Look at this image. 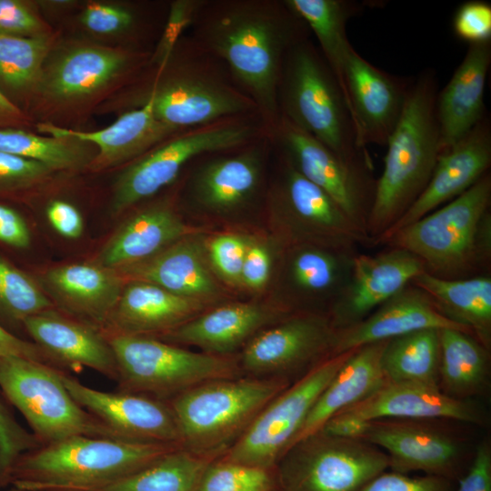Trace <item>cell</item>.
<instances>
[{"mask_svg": "<svg viewBox=\"0 0 491 491\" xmlns=\"http://www.w3.org/2000/svg\"><path fill=\"white\" fill-rule=\"evenodd\" d=\"M193 40L221 61L255 103L268 135L280 119L277 89L288 50L309 29L286 0L206 1Z\"/></svg>", "mask_w": 491, "mask_h": 491, "instance_id": "obj_1", "label": "cell"}, {"mask_svg": "<svg viewBox=\"0 0 491 491\" xmlns=\"http://www.w3.org/2000/svg\"><path fill=\"white\" fill-rule=\"evenodd\" d=\"M438 91L436 70L425 69L413 78L402 115L386 144L383 172L376 179L366 229L371 246L405 215L433 175L440 155Z\"/></svg>", "mask_w": 491, "mask_h": 491, "instance_id": "obj_2", "label": "cell"}, {"mask_svg": "<svg viewBox=\"0 0 491 491\" xmlns=\"http://www.w3.org/2000/svg\"><path fill=\"white\" fill-rule=\"evenodd\" d=\"M376 245L409 251L426 273L441 279L491 275V173Z\"/></svg>", "mask_w": 491, "mask_h": 491, "instance_id": "obj_3", "label": "cell"}, {"mask_svg": "<svg viewBox=\"0 0 491 491\" xmlns=\"http://www.w3.org/2000/svg\"><path fill=\"white\" fill-rule=\"evenodd\" d=\"M179 444L75 436L21 455L10 486L22 491H94L129 476Z\"/></svg>", "mask_w": 491, "mask_h": 491, "instance_id": "obj_4", "label": "cell"}, {"mask_svg": "<svg viewBox=\"0 0 491 491\" xmlns=\"http://www.w3.org/2000/svg\"><path fill=\"white\" fill-rule=\"evenodd\" d=\"M181 39V38H180ZM180 40L166 64L145 92L135 98L136 108L148 103L160 122L184 130L225 118L258 115L253 100L235 83L225 65L193 39Z\"/></svg>", "mask_w": 491, "mask_h": 491, "instance_id": "obj_5", "label": "cell"}, {"mask_svg": "<svg viewBox=\"0 0 491 491\" xmlns=\"http://www.w3.org/2000/svg\"><path fill=\"white\" fill-rule=\"evenodd\" d=\"M280 117L309 134L340 157L373 166L359 145L342 89L309 37L286 53L277 89Z\"/></svg>", "mask_w": 491, "mask_h": 491, "instance_id": "obj_6", "label": "cell"}, {"mask_svg": "<svg viewBox=\"0 0 491 491\" xmlns=\"http://www.w3.org/2000/svg\"><path fill=\"white\" fill-rule=\"evenodd\" d=\"M291 383L242 376L207 381L174 396L167 402L182 446L195 452L226 451Z\"/></svg>", "mask_w": 491, "mask_h": 491, "instance_id": "obj_7", "label": "cell"}, {"mask_svg": "<svg viewBox=\"0 0 491 491\" xmlns=\"http://www.w3.org/2000/svg\"><path fill=\"white\" fill-rule=\"evenodd\" d=\"M268 135L258 115L235 116L182 130L131 161L116 178L111 209L119 215L173 183L192 159Z\"/></svg>", "mask_w": 491, "mask_h": 491, "instance_id": "obj_8", "label": "cell"}, {"mask_svg": "<svg viewBox=\"0 0 491 491\" xmlns=\"http://www.w3.org/2000/svg\"><path fill=\"white\" fill-rule=\"evenodd\" d=\"M115 355L119 390L168 401L207 381L244 376L237 355L194 352L150 336H106Z\"/></svg>", "mask_w": 491, "mask_h": 491, "instance_id": "obj_9", "label": "cell"}, {"mask_svg": "<svg viewBox=\"0 0 491 491\" xmlns=\"http://www.w3.org/2000/svg\"><path fill=\"white\" fill-rule=\"evenodd\" d=\"M62 369L17 356H0V389L40 445L75 436L123 439L83 408L62 383Z\"/></svg>", "mask_w": 491, "mask_h": 491, "instance_id": "obj_10", "label": "cell"}, {"mask_svg": "<svg viewBox=\"0 0 491 491\" xmlns=\"http://www.w3.org/2000/svg\"><path fill=\"white\" fill-rule=\"evenodd\" d=\"M388 467L376 446L322 430L290 446L276 466L282 491H360Z\"/></svg>", "mask_w": 491, "mask_h": 491, "instance_id": "obj_11", "label": "cell"}, {"mask_svg": "<svg viewBox=\"0 0 491 491\" xmlns=\"http://www.w3.org/2000/svg\"><path fill=\"white\" fill-rule=\"evenodd\" d=\"M355 349L326 359L291 383L261 410L222 457L276 468L315 403Z\"/></svg>", "mask_w": 491, "mask_h": 491, "instance_id": "obj_12", "label": "cell"}, {"mask_svg": "<svg viewBox=\"0 0 491 491\" xmlns=\"http://www.w3.org/2000/svg\"><path fill=\"white\" fill-rule=\"evenodd\" d=\"M269 137L284 159L328 194L367 235L377 179L374 166L340 157L283 117Z\"/></svg>", "mask_w": 491, "mask_h": 491, "instance_id": "obj_13", "label": "cell"}, {"mask_svg": "<svg viewBox=\"0 0 491 491\" xmlns=\"http://www.w3.org/2000/svg\"><path fill=\"white\" fill-rule=\"evenodd\" d=\"M336 329L321 314L289 316L258 332L238 357L244 376L291 382L334 356Z\"/></svg>", "mask_w": 491, "mask_h": 491, "instance_id": "obj_14", "label": "cell"}, {"mask_svg": "<svg viewBox=\"0 0 491 491\" xmlns=\"http://www.w3.org/2000/svg\"><path fill=\"white\" fill-rule=\"evenodd\" d=\"M282 159L274 200L286 222L292 246L308 245L357 252L360 246H371L368 235L328 194Z\"/></svg>", "mask_w": 491, "mask_h": 491, "instance_id": "obj_15", "label": "cell"}, {"mask_svg": "<svg viewBox=\"0 0 491 491\" xmlns=\"http://www.w3.org/2000/svg\"><path fill=\"white\" fill-rule=\"evenodd\" d=\"M361 440L383 450L388 468L400 474L421 471L456 482L470 464L464 443L428 420H372Z\"/></svg>", "mask_w": 491, "mask_h": 491, "instance_id": "obj_16", "label": "cell"}, {"mask_svg": "<svg viewBox=\"0 0 491 491\" xmlns=\"http://www.w3.org/2000/svg\"><path fill=\"white\" fill-rule=\"evenodd\" d=\"M412 81L375 66L351 45L344 65V95L361 147L386 145L402 115Z\"/></svg>", "mask_w": 491, "mask_h": 491, "instance_id": "obj_17", "label": "cell"}, {"mask_svg": "<svg viewBox=\"0 0 491 491\" xmlns=\"http://www.w3.org/2000/svg\"><path fill=\"white\" fill-rule=\"evenodd\" d=\"M59 376L83 408L123 439L181 445L178 426L167 401L122 390H97L63 370Z\"/></svg>", "mask_w": 491, "mask_h": 491, "instance_id": "obj_18", "label": "cell"}, {"mask_svg": "<svg viewBox=\"0 0 491 491\" xmlns=\"http://www.w3.org/2000/svg\"><path fill=\"white\" fill-rule=\"evenodd\" d=\"M142 57L95 45L65 48L45 61L35 98L41 95L55 105L84 102L105 91Z\"/></svg>", "mask_w": 491, "mask_h": 491, "instance_id": "obj_19", "label": "cell"}, {"mask_svg": "<svg viewBox=\"0 0 491 491\" xmlns=\"http://www.w3.org/2000/svg\"><path fill=\"white\" fill-rule=\"evenodd\" d=\"M386 247L376 255L355 256L348 284L328 315L336 330L363 321L425 272L422 261L409 251Z\"/></svg>", "mask_w": 491, "mask_h": 491, "instance_id": "obj_20", "label": "cell"}, {"mask_svg": "<svg viewBox=\"0 0 491 491\" xmlns=\"http://www.w3.org/2000/svg\"><path fill=\"white\" fill-rule=\"evenodd\" d=\"M490 166L491 117L487 112L470 132L439 155L422 194L373 245L456 198L490 172Z\"/></svg>", "mask_w": 491, "mask_h": 491, "instance_id": "obj_21", "label": "cell"}, {"mask_svg": "<svg viewBox=\"0 0 491 491\" xmlns=\"http://www.w3.org/2000/svg\"><path fill=\"white\" fill-rule=\"evenodd\" d=\"M338 414L362 420H454L476 426L487 423L486 410L473 399H456L439 386L414 382L386 381L368 396Z\"/></svg>", "mask_w": 491, "mask_h": 491, "instance_id": "obj_22", "label": "cell"}, {"mask_svg": "<svg viewBox=\"0 0 491 491\" xmlns=\"http://www.w3.org/2000/svg\"><path fill=\"white\" fill-rule=\"evenodd\" d=\"M268 135L203 164L191 180L193 201L205 210L225 214L247 205L258 193Z\"/></svg>", "mask_w": 491, "mask_h": 491, "instance_id": "obj_23", "label": "cell"}, {"mask_svg": "<svg viewBox=\"0 0 491 491\" xmlns=\"http://www.w3.org/2000/svg\"><path fill=\"white\" fill-rule=\"evenodd\" d=\"M289 316L279 306L231 303L206 310L155 336L177 346H194L215 356H235L258 332Z\"/></svg>", "mask_w": 491, "mask_h": 491, "instance_id": "obj_24", "label": "cell"}, {"mask_svg": "<svg viewBox=\"0 0 491 491\" xmlns=\"http://www.w3.org/2000/svg\"><path fill=\"white\" fill-rule=\"evenodd\" d=\"M445 328L471 335L466 328L445 317L431 297L410 283L363 321L337 330L334 355L419 330Z\"/></svg>", "mask_w": 491, "mask_h": 491, "instance_id": "obj_25", "label": "cell"}, {"mask_svg": "<svg viewBox=\"0 0 491 491\" xmlns=\"http://www.w3.org/2000/svg\"><path fill=\"white\" fill-rule=\"evenodd\" d=\"M36 127L45 135L74 137L95 145L97 153L88 165L93 171L131 162L182 131L157 120L148 103L132 108L112 125L97 131L73 130L49 122L40 123Z\"/></svg>", "mask_w": 491, "mask_h": 491, "instance_id": "obj_26", "label": "cell"}, {"mask_svg": "<svg viewBox=\"0 0 491 491\" xmlns=\"http://www.w3.org/2000/svg\"><path fill=\"white\" fill-rule=\"evenodd\" d=\"M23 327L58 367L85 366L117 380L114 352L100 329L54 309L26 318Z\"/></svg>", "mask_w": 491, "mask_h": 491, "instance_id": "obj_27", "label": "cell"}, {"mask_svg": "<svg viewBox=\"0 0 491 491\" xmlns=\"http://www.w3.org/2000/svg\"><path fill=\"white\" fill-rule=\"evenodd\" d=\"M208 305L151 283L128 281L102 332L158 336L205 312Z\"/></svg>", "mask_w": 491, "mask_h": 491, "instance_id": "obj_28", "label": "cell"}, {"mask_svg": "<svg viewBox=\"0 0 491 491\" xmlns=\"http://www.w3.org/2000/svg\"><path fill=\"white\" fill-rule=\"evenodd\" d=\"M491 65V41L468 49L436 104L440 155L464 137L485 116V87Z\"/></svg>", "mask_w": 491, "mask_h": 491, "instance_id": "obj_29", "label": "cell"}, {"mask_svg": "<svg viewBox=\"0 0 491 491\" xmlns=\"http://www.w3.org/2000/svg\"><path fill=\"white\" fill-rule=\"evenodd\" d=\"M195 233L168 202L155 203L128 217L102 247L95 263L118 271Z\"/></svg>", "mask_w": 491, "mask_h": 491, "instance_id": "obj_30", "label": "cell"}, {"mask_svg": "<svg viewBox=\"0 0 491 491\" xmlns=\"http://www.w3.org/2000/svg\"><path fill=\"white\" fill-rule=\"evenodd\" d=\"M358 252L300 245L291 246L286 257V279L299 302V314H316L314 306L328 316L351 276Z\"/></svg>", "mask_w": 491, "mask_h": 491, "instance_id": "obj_31", "label": "cell"}, {"mask_svg": "<svg viewBox=\"0 0 491 491\" xmlns=\"http://www.w3.org/2000/svg\"><path fill=\"white\" fill-rule=\"evenodd\" d=\"M44 282L64 309L101 331L125 285L117 271L95 262L54 267L46 272Z\"/></svg>", "mask_w": 491, "mask_h": 491, "instance_id": "obj_32", "label": "cell"}, {"mask_svg": "<svg viewBox=\"0 0 491 491\" xmlns=\"http://www.w3.org/2000/svg\"><path fill=\"white\" fill-rule=\"evenodd\" d=\"M117 272L125 281L151 283L175 295L209 305L220 292L195 235L184 237L156 255Z\"/></svg>", "mask_w": 491, "mask_h": 491, "instance_id": "obj_33", "label": "cell"}, {"mask_svg": "<svg viewBox=\"0 0 491 491\" xmlns=\"http://www.w3.org/2000/svg\"><path fill=\"white\" fill-rule=\"evenodd\" d=\"M386 341L368 344L353 351L315 403L290 446L319 431L334 416L363 400L386 382L381 366Z\"/></svg>", "mask_w": 491, "mask_h": 491, "instance_id": "obj_34", "label": "cell"}, {"mask_svg": "<svg viewBox=\"0 0 491 491\" xmlns=\"http://www.w3.org/2000/svg\"><path fill=\"white\" fill-rule=\"evenodd\" d=\"M411 284L424 290L445 317L491 350V275L446 280L423 272Z\"/></svg>", "mask_w": 491, "mask_h": 491, "instance_id": "obj_35", "label": "cell"}, {"mask_svg": "<svg viewBox=\"0 0 491 491\" xmlns=\"http://www.w3.org/2000/svg\"><path fill=\"white\" fill-rule=\"evenodd\" d=\"M439 388L456 399H473L490 385V352L473 336L461 330H439Z\"/></svg>", "mask_w": 491, "mask_h": 491, "instance_id": "obj_36", "label": "cell"}, {"mask_svg": "<svg viewBox=\"0 0 491 491\" xmlns=\"http://www.w3.org/2000/svg\"><path fill=\"white\" fill-rule=\"evenodd\" d=\"M286 2L316 37L319 51L344 94V65L352 45L346 36V25L351 18L363 13L366 7L378 6V2L375 4L372 1L356 0H286Z\"/></svg>", "mask_w": 491, "mask_h": 491, "instance_id": "obj_37", "label": "cell"}, {"mask_svg": "<svg viewBox=\"0 0 491 491\" xmlns=\"http://www.w3.org/2000/svg\"><path fill=\"white\" fill-rule=\"evenodd\" d=\"M53 42L50 35L37 37L0 35V92L25 114L35 99Z\"/></svg>", "mask_w": 491, "mask_h": 491, "instance_id": "obj_38", "label": "cell"}, {"mask_svg": "<svg viewBox=\"0 0 491 491\" xmlns=\"http://www.w3.org/2000/svg\"><path fill=\"white\" fill-rule=\"evenodd\" d=\"M225 452H195L181 446L144 468L94 491H195L206 466Z\"/></svg>", "mask_w": 491, "mask_h": 491, "instance_id": "obj_39", "label": "cell"}, {"mask_svg": "<svg viewBox=\"0 0 491 491\" xmlns=\"http://www.w3.org/2000/svg\"><path fill=\"white\" fill-rule=\"evenodd\" d=\"M438 329H424L386 341L381 366L386 381L439 386Z\"/></svg>", "mask_w": 491, "mask_h": 491, "instance_id": "obj_40", "label": "cell"}, {"mask_svg": "<svg viewBox=\"0 0 491 491\" xmlns=\"http://www.w3.org/2000/svg\"><path fill=\"white\" fill-rule=\"evenodd\" d=\"M92 144L69 136L39 135L25 128H0V152L43 164L52 171L88 166Z\"/></svg>", "mask_w": 491, "mask_h": 491, "instance_id": "obj_41", "label": "cell"}, {"mask_svg": "<svg viewBox=\"0 0 491 491\" xmlns=\"http://www.w3.org/2000/svg\"><path fill=\"white\" fill-rule=\"evenodd\" d=\"M53 309V302L33 277L0 255L1 318L23 326L26 318Z\"/></svg>", "mask_w": 491, "mask_h": 491, "instance_id": "obj_42", "label": "cell"}, {"mask_svg": "<svg viewBox=\"0 0 491 491\" xmlns=\"http://www.w3.org/2000/svg\"><path fill=\"white\" fill-rule=\"evenodd\" d=\"M195 491H282L276 468H264L224 459L211 462Z\"/></svg>", "mask_w": 491, "mask_h": 491, "instance_id": "obj_43", "label": "cell"}, {"mask_svg": "<svg viewBox=\"0 0 491 491\" xmlns=\"http://www.w3.org/2000/svg\"><path fill=\"white\" fill-rule=\"evenodd\" d=\"M39 446L35 435L17 422L0 394V488L9 486L10 473L18 457Z\"/></svg>", "mask_w": 491, "mask_h": 491, "instance_id": "obj_44", "label": "cell"}, {"mask_svg": "<svg viewBox=\"0 0 491 491\" xmlns=\"http://www.w3.org/2000/svg\"><path fill=\"white\" fill-rule=\"evenodd\" d=\"M54 172L43 164L0 152V198H13L39 185Z\"/></svg>", "mask_w": 491, "mask_h": 491, "instance_id": "obj_45", "label": "cell"}, {"mask_svg": "<svg viewBox=\"0 0 491 491\" xmlns=\"http://www.w3.org/2000/svg\"><path fill=\"white\" fill-rule=\"evenodd\" d=\"M205 0H175L171 3L167 20L150 63L161 67L170 58L182 33L194 23Z\"/></svg>", "mask_w": 491, "mask_h": 491, "instance_id": "obj_46", "label": "cell"}, {"mask_svg": "<svg viewBox=\"0 0 491 491\" xmlns=\"http://www.w3.org/2000/svg\"><path fill=\"white\" fill-rule=\"evenodd\" d=\"M249 240L236 234H221L207 245L210 262L216 273L231 285L241 284V272Z\"/></svg>", "mask_w": 491, "mask_h": 491, "instance_id": "obj_47", "label": "cell"}, {"mask_svg": "<svg viewBox=\"0 0 491 491\" xmlns=\"http://www.w3.org/2000/svg\"><path fill=\"white\" fill-rule=\"evenodd\" d=\"M80 21L93 34L113 35L131 30L136 16L132 9L123 5L90 2L84 8Z\"/></svg>", "mask_w": 491, "mask_h": 491, "instance_id": "obj_48", "label": "cell"}, {"mask_svg": "<svg viewBox=\"0 0 491 491\" xmlns=\"http://www.w3.org/2000/svg\"><path fill=\"white\" fill-rule=\"evenodd\" d=\"M0 35L37 37L50 33L32 3L24 0H0Z\"/></svg>", "mask_w": 491, "mask_h": 491, "instance_id": "obj_49", "label": "cell"}, {"mask_svg": "<svg viewBox=\"0 0 491 491\" xmlns=\"http://www.w3.org/2000/svg\"><path fill=\"white\" fill-rule=\"evenodd\" d=\"M452 26L456 37L468 45L491 41V5L480 0L461 4Z\"/></svg>", "mask_w": 491, "mask_h": 491, "instance_id": "obj_50", "label": "cell"}, {"mask_svg": "<svg viewBox=\"0 0 491 491\" xmlns=\"http://www.w3.org/2000/svg\"><path fill=\"white\" fill-rule=\"evenodd\" d=\"M454 482L436 476H409L385 471L372 479L360 491H453Z\"/></svg>", "mask_w": 491, "mask_h": 491, "instance_id": "obj_51", "label": "cell"}, {"mask_svg": "<svg viewBox=\"0 0 491 491\" xmlns=\"http://www.w3.org/2000/svg\"><path fill=\"white\" fill-rule=\"evenodd\" d=\"M453 491H491V443L487 438L478 443L465 474Z\"/></svg>", "mask_w": 491, "mask_h": 491, "instance_id": "obj_52", "label": "cell"}, {"mask_svg": "<svg viewBox=\"0 0 491 491\" xmlns=\"http://www.w3.org/2000/svg\"><path fill=\"white\" fill-rule=\"evenodd\" d=\"M271 269L270 252L262 244L249 240L242 266L241 285L254 291L264 288L270 278Z\"/></svg>", "mask_w": 491, "mask_h": 491, "instance_id": "obj_53", "label": "cell"}, {"mask_svg": "<svg viewBox=\"0 0 491 491\" xmlns=\"http://www.w3.org/2000/svg\"><path fill=\"white\" fill-rule=\"evenodd\" d=\"M0 242L17 249L31 244V234L24 216L15 208L0 202Z\"/></svg>", "mask_w": 491, "mask_h": 491, "instance_id": "obj_54", "label": "cell"}, {"mask_svg": "<svg viewBox=\"0 0 491 491\" xmlns=\"http://www.w3.org/2000/svg\"><path fill=\"white\" fill-rule=\"evenodd\" d=\"M46 216L53 228L65 238L76 239L83 233L84 223L80 212L66 201H52L46 208Z\"/></svg>", "mask_w": 491, "mask_h": 491, "instance_id": "obj_55", "label": "cell"}, {"mask_svg": "<svg viewBox=\"0 0 491 491\" xmlns=\"http://www.w3.org/2000/svg\"><path fill=\"white\" fill-rule=\"evenodd\" d=\"M0 356H17L41 362L60 369L55 361L34 342L24 340L0 324Z\"/></svg>", "mask_w": 491, "mask_h": 491, "instance_id": "obj_56", "label": "cell"}, {"mask_svg": "<svg viewBox=\"0 0 491 491\" xmlns=\"http://www.w3.org/2000/svg\"><path fill=\"white\" fill-rule=\"evenodd\" d=\"M368 426L369 421L346 414H337L330 418L320 430L338 437L361 440Z\"/></svg>", "mask_w": 491, "mask_h": 491, "instance_id": "obj_57", "label": "cell"}, {"mask_svg": "<svg viewBox=\"0 0 491 491\" xmlns=\"http://www.w3.org/2000/svg\"><path fill=\"white\" fill-rule=\"evenodd\" d=\"M28 125V115L7 100L0 92V128H25Z\"/></svg>", "mask_w": 491, "mask_h": 491, "instance_id": "obj_58", "label": "cell"}, {"mask_svg": "<svg viewBox=\"0 0 491 491\" xmlns=\"http://www.w3.org/2000/svg\"><path fill=\"white\" fill-rule=\"evenodd\" d=\"M7 491H22L16 487H14V486H10V488L7 490Z\"/></svg>", "mask_w": 491, "mask_h": 491, "instance_id": "obj_59", "label": "cell"}]
</instances>
